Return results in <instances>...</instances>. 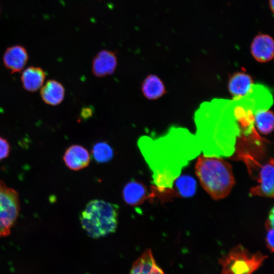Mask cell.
I'll list each match as a JSON object with an SVG mask.
<instances>
[{
    "label": "cell",
    "instance_id": "obj_1",
    "mask_svg": "<svg viewBox=\"0 0 274 274\" xmlns=\"http://www.w3.org/2000/svg\"><path fill=\"white\" fill-rule=\"evenodd\" d=\"M195 170L202 188L213 199L226 197L235 184L231 164L220 156H199Z\"/></svg>",
    "mask_w": 274,
    "mask_h": 274
},
{
    "label": "cell",
    "instance_id": "obj_2",
    "mask_svg": "<svg viewBox=\"0 0 274 274\" xmlns=\"http://www.w3.org/2000/svg\"><path fill=\"white\" fill-rule=\"evenodd\" d=\"M118 207L108 201H90L80 219L83 229L90 237L98 238L114 232L118 225Z\"/></svg>",
    "mask_w": 274,
    "mask_h": 274
},
{
    "label": "cell",
    "instance_id": "obj_3",
    "mask_svg": "<svg viewBox=\"0 0 274 274\" xmlns=\"http://www.w3.org/2000/svg\"><path fill=\"white\" fill-rule=\"evenodd\" d=\"M267 257L260 252L251 253L242 245H237L219 259L220 274H252Z\"/></svg>",
    "mask_w": 274,
    "mask_h": 274
},
{
    "label": "cell",
    "instance_id": "obj_4",
    "mask_svg": "<svg viewBox=\"0 0 274 274\" xmlns=\"http://www.w3.org/2000/svg\"><path fill=\"white\" fill-rule=\"evenodd\" d=\"M20 209L18 192L0 180V238L8 236L16 223Z\"/></svg>",
    "mask_w": 274,
    "mask_h": 274
},
{
    "label": "cell",
    "instance_id": "obj_5",
    "mask_svg": "<svg viewBox=\"0 0 274 274\" xmlns=\"http://www.w3.org/2000/svg\"><path fill=\"white\" fill-rule=\"evenodd\" d=\"M274 166L273 159L271 158L266 162L261 164L256 176L258 184L250 189L251 196L273 197Z\"/></svg>",
    "mask_w": 274,
    "mask_h": 274
},
{
    "label": "cell",
    "instance_id": "obj_6",
    "mask_svg": "<svg viewBox=\"0 0 274 274\" xmlns=\"http://www.w3.org/2000/svg\"><path fill=\"white\" fill-rule=\"evenodd\" d=\"M117 65L116 54L111 51L102 50L93 58L91 71L96 77H104L113 74Z\"/></svg>",
    "mask_w": 274,
    "mask_h": 274
},
{
    "label": "cell",
    "instance_id": "obj_7",
    "mask_svg": "<svg viewBox=\"0 0 274 274\" xmlns=\"http://www.w3.org/2000/svg\"><path fill=\"white\" fill-rule=\"evenodd\" d=\"M251 53L259 62L270 61L274 56V42L272 37L266 34L257 35L252 42Z\"/></svg>",
    "mask_w": 274,
    "mask_h": 274
},
{
    "label": "cell",
    "instance_id": "obj_8",
    "mask_svg": "<svg viewBox=\"0 0 274 274\" xmlns=\"http://www.w3.org/2000/svg\"><path fill=\"white\" fill-rule=\"evenodd\" d=\"M63 159L70 169L78 170L88 165L90 157L85 148L79 145H73L66 150Z\"/></svg>",
    "mask_w": 274,
    "mask_h": 274
},
{
    "label": "cell",
    "instance_id": "obj_9",
    "mask_svg": "<svg viewBox=\"0 0 274 274\" xmlns=\"http://www.w3.org/2000/svg\"><path fill=\"white\" fill-rule=\"evenodd\" d=\"M254 85L253 80L249 75L237 72L230 78L228 88L232 96L238 99L251 94L253 91Z\"/></svg>",
    "mask_w": 274,
    "mask_h": 274
},
{
    "label": "cell",
    "instance_id": "obj_10",
    "mask_svg": "<svg viewBox=\"0 0 274 274\" xmlns=\"http://www.w3.org/2000/svg\"><path fill=\"white\" fill-rule=\"evenodd\" d=\"M27 59L26 50L18 45L8 48L3 57L5 66L12 73L20 72L25 65Z\"/></svg>",
    "mask_w": 274,
    "mask_h": 274
},
{
    "label": "cell",
    "instance_id": "obj_11",
    "mask_svg": "<svg viewBox=\"0 0 274 274\" xmlns=\"http://www.w3.org/2000/svg\"><path fill=\"white\" fill-rule=\"evenodd\" d=\"M129 274H164L148 249L133 264Z\"/></svg>",
    "mask_w": 274,
    "mask_h": 274
},
{
    "label": "cell",
    "instance_id": "obj_12",
    "mask_svg": "<svg viewBox=\"0 0 274 274\" xmlns=\"http://www.w3.org/2000/svg\"><path fill=\"white\" fill-rule=\"evenodd\" d=\"M122 195L125 202L131 206L140 204L149 197L146 186L135 181H131L125 185Z\"/></svg>",
    "mask_w": 274,
    "mask_h": 274
},
{
    "label": "cell",
    "instance_id": "obj_13",
    "mask_svg": "<svg viewBox=\"0 0 274 274\" xmlns=\"http://www.w3.org/2000/svg\"><path fill=\"white\" fill-rule=\"evenodd\" d=\"M141 91L144 96L149 100H155L162 96L166 90L162 81L156 75L150 74L143 80Z\"/></svg>",
    "mask_w": 274,
    "mask_h": 274
},
{
    "label": "cell",
    "instance_id": "obj_14",
    "mask_svg": "<svg viewBox=\"0 0 274 274\" xmlns=\"http://www.w3.org/2000/svg\"><path fill=\"white\" fill-rule=\"evenodd\" d=\"M64 95L63 86L56 80L48 81L41 90V95L44 101L52 106L60 104L63 100Z\"/></svg>",
    "mask_w": 274,
    "mask_h": 274
},
{
    "label": "cell",
    "instance_id": "obj_15",
    "mask_svg": "<svg viewBox=\"0 0 274 274\" xmlns=\"http://www.w3.org/2000/svg\"><path fill=\"white\" fill-rule=\"evenodd\" d=\"M46 75L40 67L30 66L25 69L21 76L23 87L29 91H36L43 85Z\"/></svg>",
    "mask_w": 274,
    "mask_h": 274
},
{
    "label": "cell",
    "instance_id": "obj_16",
    "mask_svg": "<svg viewBox=\"0 0 274 274\" xmlns=\"http://www.w3.org/2000/svg\"><path fill=\"white\" fill-rule=\"evenodd\" d=\"M254 122L258 131L263 134L270 133L274 127V116L272 111L266 109L258 110L254 115Z\"/></svg>",
    "mask_w": 274,
    "mask_h": 274
},
{
    "label": "cell",
    "instance_id": "obj_17",
    "mask_svg": "<svg viewBox=\"0 0 274 274\" xmlns=\"http://www.w3.org/2000/svg\"><path fill=\"white\" fill-rule=\"evenodd\" d=\"M91 153L95 161L99 163L108 162L114 156L113 149L105 142L96 143L92 149Z\"/></svg>",
    "mask_w": 274,
    "mask_h": 274
},
{
    "label": "cell",
    "instance_id": "obj_18",
    "mask_svg": "<svg viewBox=\"0 0 274 274\" xmlns=\"http://www.w3.org/2000/svg\"><path fill=\"white\" fill-rule=\"evenodd\" d=\"M10 151V146L8 141L0 136V160L7 158Z\"/></svg>",
    "mask_w": 274,
    "mask_h": 274
},
{
    "label": "cell",
    "instance_id": "obj_19",
    "mask_svg": "<svg viewBox=\"0 0 274 274\" xmlns=\"http://www.w3.org/2000/svg\"><path fill=\"white\" fill-rule=\"evenodd\" d=\"M267 230L265 242L267 249L271 252H273V228L266 229Z\"/></svg>",
    "mask_w": 274,
    "mask_h": 274
},
{
    "label": "cell",
    "instance_id": "obj_20",
    "mask_svg": "<svg viewBox=\"0 0 274 274\" xmlns=\"http://www.w3.org/2000/svg\"><path fill=\"white\" fill-rule=\"evenodd\" d=\"M274 223V215H273V208H272L269 212L268 218L265 223L266 229L269 228H273Z\"/></svg>",
    "mask_w": 274,
    "mask_h": 274
},
{
    "label": "cell",
    "instance_id": "obj_21",
    "mask_svg": "<svg viewBox=\"0 0 274 274\" xmlns=\"http://www.w3.org/2000/svg\"><path fill=\"white\" fill-rule=\"evenodd\" d=\"M81 115L83 118H88L92 115V110L88 107L82 109Z\"/></svg>",
    "mask_w": 274,
    "mask_h": 274
},
{
    "label": "cell",
    "instance_id": "obj_22",
    "mask_svg": "<svg viewBox=\"0 0 274 274\" xmlns=\"http://www.w3.org/2000/svg\"><path fill=\"white\" fill-rule=\"evenodd\" d=\"M273 1L274 0H269V8L272 12H273Z\"/></svg>",
    "mask_w": 274,
    "mask_h": 274
}]
</instances>
